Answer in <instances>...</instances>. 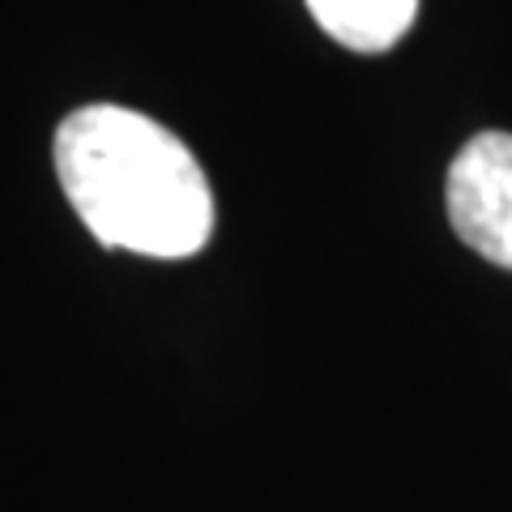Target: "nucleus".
Wrapping results in <instances>:
<instances>
[{
  "label": "nucleus",
  "instance_id": "nucleus-1",
  "mask_svg": "<svg viewBox=\"0 0 512 512\" xmlns=\"http://www.w3.org/2000/svg\"><path fill=\"white\" fill-rule=\"evenodd\" d=\"M56 175L103 248L184 261L214 235V192L197 154L133 107L90 103L64 116Z\"/></svg>",
  "mask_w": 512,
  "mask_h": 512
},
{
  "label": "nucleus",
  "instance_id": "nucleus-2",
  "mask_svg": "<svg viewBox=\"0 0 512 512\" xmlns=\"http://www.w3.org/2000/svg\"><path fill=\"white\" fill-rule=\"evenodd\" d=\"M444 205L461 244L512 269V133L487 128L457 150L444 180Z\"/></svg>",
  "mask_w": 512,
  "mask_h": 512
},
{
  "label": "nucleus",
  "instance_id": "nucleus-3",
  "mask_svg": "<svg viewBox=\"0 0 512 512\" xmlns=\"http://www.w3.org/2000/svg\"><path fill=\"white\" fill-rule=\"evenodd\" d=\"M316 26L350 52H389L410 30L419 0H308Z\"/></svg>",
  "mask_w": 512,
  "mask_h": 512
}]
</instances>
